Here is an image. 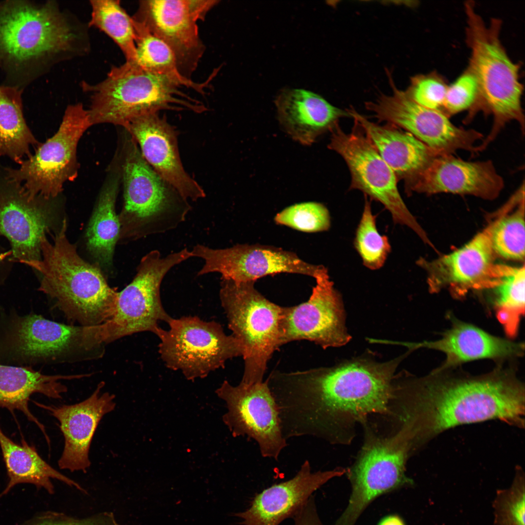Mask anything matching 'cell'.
Returning a JSON list of instances; mask_svg holds the SVG:
<instances>
[{
	"mask_svg": "<svg viewBox=\"0 0 525 525\" xmlns=\"http://www.w3.org/2000/svg\"><path fill=\"white\" fill-rule=\"evenodd\" d=\"M409 351L391 360L369 354L330 367L272 371L266 381L275 399L284 438L311 436L331 443L374 414L391 413L395 372Z\"/></svg>",
	"mask_w": 525,
	"mask_h": 525,
	"instance_id": "6da1fadb",
	"label": "cell"
},
{
	"mask_svg": "<svg viewBox=\"0 0 525 525\" xmlns=\"http://www.w3.org/2000/svg\"><path fill=\"white\" fill-rule=\"evenodd\" d=\"M525 385L514 370L500 366L472 375L455 368L414 377L405 373L399 385V415L420 447L449 429L498 420L525 425Z\"/></svg>",
	"mask_w": 525,
	"mask_h": 525,
	"instance_id": "7a4b0ae2",
	"label": "cell"
},
{
	"mask_svg": "<svg viewBox=\"0 0 525 525\" xmlns=\"http://www.w3.org/2000/svg\"><path fill=\"white\" fill-rule=\"evenodd\" d=\"M466 16V41L471 50L468 68L475 76L478 96L464 122H469L479 111L493 118L491 129L477 146L482 152L511 121L525 133V116L521 99L524 86L520 80L521 65L508 56L500 38L502 20L491 19L486 24L476 12L473 1L464 3Z\"/></svg>",
	"mask_w": 525,
	"mask_h": 525,
	"instance_id": "3957f363",
	"label": "cell"
},
{
	"mask_svg": "<svg viewBox=\"0 0 525 525\" xmlns=\"http://www.w3.org/2000/svg\"><path fill=\"white\" fill-rule=\"evenodd\" d=\"M67 221L48 241L41 239L42 259L24 262L41 276L39 290L54 301L55 306L81 326L101 325L111 318L118 293L107 283L99 265L90 264L78 254L66 234Z\"/></svg>",
	"mask_w": 525,
	"mask_h": 525,
	"instance_id": "277c9868",
	"label": "cell"
},
{
	"mask_svg": "<svg viewBox=\"0 0 525 525\" xmlns=\"http://www.w3.org/2000/svg\"><path fill=\"white\" fill-rule=\"evenodd\" d=\"M88 110L92 125L111 123L123 127L132 119L161 110H189L201 113L207 107L182 90L176 82L150 72L135 62L113 67L103 81L93 86Z\"/></svg>",
	"mask_w": 525,
	"mask_h": 525,
	"instance_id": "5b68a950",
	"label": "cell"
},
{
	"mask_svg": "<svg viewBox=\"0 0 525 525\" xmlns=\"http://www.w3.org/2000/svg\"><path fill=\"white\" fill-rule=\"evenodd\" d=\"M124 154V204L119 215V240H137L177 228L192 210L189 201L148 163L131 136Z\"/></svg>",
	"mask_w": 525,
	"mask_h": 525,
	"instance_id": "8992f818",
	"label": "cell"
},
{
	"mask_svg": "<svg viewBox=\"0 0 525 525\" xmlns=\"http://www.w3.org/2000/svg\"><path fill=\"white\" fill-rule=\"evenodd\" d=\"M254 283L221 279L219 290L228 328L244 348L240 383L245 385L263 381L267 363L280 347L283 307L265 298Z\"/></svg>",
	"mask_w": 525,
	"mask_h": 525,
	"instance_id": "52a82bcc",
	"label": "cell"
},
{
	"mask_svg": "<svg viewBox=\"0 0 525 525\" xmlns=\"http://www.w3.org/2000/svg\"><path fill=\"white\" fill-rule=\"evenodd\" d=\"M192 257L191 250L187 248L164 257L157 249L145 255L132 281L118 293L114 315L100 325L103 343L138 332H150L155 334L160 322L168 323L172 317L162 304L161 282L173 267Z\"/></svg>",
	"mask_w": 525,
	"mask_h": 525,
	"instance_id": "ba28073f",
	"label": "cell"
},
{
	"mask_svg": "<svg viewBox=\"0 0 525 525\" xmlns=\"http://www.w3.org/2000/svg\"><path fill=\"white\" fill-rule=\"evenodd\" d=\"M167 330L156 333L160 356L170 369L180 370L188 380L206 377L226 362L243 356L244 348L232 334L227 335L215 321L196 316L172 318Z\"/></svg>",
	"mask_w": 525,
	"mask_h": 525,
	"instance_id": "9c48e42d",
	"label": "cell"
},
{
	"mask_svg": "<svg viewBox=\"0 0 525 525\" xmlns=\"http://www.w3.org/2000/svg\"><path fill=\"white\" fill-rule=\"evenodd\" d=\"M76 35L52 3L23 2L0 7V53L23 63L70 51Z\"/></svg>",
	"mask_w": 525,
	"mask_h": 525,
	"instance_id": "30bf717a",
	"label": "cell"
},
{
	"mask_svg": "<svg viewBox=\"0 0 525 525\" xmlns=\"http://www.w3.org/2000/svg\"><path fill=\"white\" fill-rule=\"evenodd\" d=\"M412 451L400 430L393 436H368L353 466L346 471L352 486L348 506L334 525H354L376 498L402 487L412 485L405 464Z\"/></svg>",
	"mask_w": 525,
	"mask_h": 525,
	"instance_id": "8fae6325",
	"label": "cell"
},
{
	"mask_svg": "<svg viewBox=\"0 0 525 525\" xmlns=\"http://www.w3.org/2000/svg\"><path fill=\"white\" fill-rule=\"evenodd\" d=\"M357 126L346 133L337 123L331 130L328 145L329 148L343 158L349 168L350 189L361 191L365 196L381 203L389 211L394 223L409 227L424 243L430 245L426 233L399 193L395 173Z\"/></svg>",
	"mask_w": 525,
	"mask_h": 525,
	"instance_id": "7c38bea8",
	"label": "cell"
},
{
	"mask_svg": "<svg viewBox=\"0 0 525 525\" xmlns=\"http://www.w3.org/2000/svg\"><path fill=\"white\" fill-rule=\"evenodd\" d=\"M91 125L88 111L82 105H69L56 133L40 145L34 155L23 160L19 168L6 167L9 175L20 182L33 197H56L64 183L76 175L77 144Z\"/></svg>",
	"mask_w": 525,
	"mask_h": 525,
	"instance_id": "4fadbf2b",
	"label": "cell"
},
{
	"mask_svg": "<svg viewBox=\"0 0 525 525\" xmlns=\"http://www.w3.org/2000/svg\"><path fill=\"white\" fill-rule=\"evenodd\" d=\"M387 74L392 93L381 94L374 101L366 103L367 109L375 118L403 128L440 156L452 155L458 150L475 154V143L484 139L482 133L458 127L440 111L417 104L396 87Z\"/></svg>",
	"mask_w": 525,
	"mask_h": 525,
	"instance_id": "5bb4252c",
	"label": "cell"
},
{
	"mask_svg": "<svg viewBox=\"0 0 525 525\" xmlns=\"http://www.w3.org/2000/svg\"><path fill=\"white\" fill-rule=\"evenodd\" d=\"M215 393L226 403L228 411L223 420L232 435L253 439L262 457L277 460L287 443L267 382L233 386L226 380Z\"/></svg>",
	"mask_w": 525,
	"mask_h": 525,
	"instance_id": "9a60e30c",
	"label": "cell"
},
{
	"mask_svg": "<svg viewBox=\"0 0 525 525\" xmlns=\"http://www.w3.org/2000/svg\"><path fill=\"white\" fill-rule=\"evenodd\" d=\"M308 300L283 307L280 346L297 340L313 342L323 349L339 347L351 339L346 326L342 296L334 288L325 268L315 278Z\"/></svg>",
	"mask_w": 525,
	"mask_h": 525,
	"instance_id": "2e32d148",
	"label": "cell"
},
{
	"mask_svg": "<svg viewBox=\"0 0 525 525\" xmlns=\"http://www.w3.org/2000/svg\"><path fill=\"white\" fill-rule=\"evenodd\" d=\"M191 251L193 257L204 262L197 276L218 273L221 279L235 282H255L259 278L281 273L315 279L325 267L307 263L293 252L269 245L237 244L213 248L197 244Z\"/></svg>",
	"mask_w": 525,
	"mask_h": 525,
	"instance_id": "e0dca14e",
	"label": "cell"
},
{
	"mask_svg": "<svg viewBox=\"0 0 525 525\" xmlns=\"http://www.w3.org/2000/svg\"><path fill=\"white\" fill-rule=\"evenodd\" d=\"M50 200L31 196L0 165V235L10 242L14 261L23 263L41 259V239L51 222Z\"/></svg>",
	"mask_w": 525,
	"mask_h": 525,
	"instance_id": "ac0fdd59",
	"label": "cell"
},
{
	"mask_svg": "<svg viewBox=\"0 0 525 525\" xmlns=\"http://www.w3.org/2000/svg\"><path fill=\"white\" fill-rule=\"evenodd\" d=\"M97 326L68 325L31 314L14 320L8 335L12 353L21 359L55 361L102 346Z\"/></svg>",
	"mask_w": 525,
	"mask_h": 525,
	"instance_id": "d6986e66",
	"label": "cell"
},
{
	"mask_svg": "<svg viewBox=\"0 0 525 525\" xmlns=\"http://www.w3.org/2000/svg\"><path fill=\"white\" fill-rule=\"evenodd\" d=\"M405 186L408 194L451 193L493 200L504 181L490 160L468 161L449 155L435 157Z\"/></svg>",
	"mask_w": 525,
	"mask_h": 525,
	"instance_id": "ffe728a7",
	"label": "cell"
},
{
	"mask_svg": "<svg viewBox=\"0 0 525 525\" xmlns=\"http://www.w3.org/2000/svg\"><path fill=\"white\" fill-rule=\"evenodd\" d=\"M497 214L485 229L458 249L433 261L421 257L417 261L427 273L430 292L448 287L461 296L470 289H484L496 264L491 235L500 217L499 212Z\"/></svg>",
	"mask_w": 525,
	"mask_h": 525,
	"instance_id": "44dd1931",
	"label": "cell"
},
{
	"mask_svg": "<svg viewBox=\"0 0 525 525\" xmlns=\"http://www.w3.org/2000/svg\"><path fill=\"white\" fill-rule=\"evenodd\" d=\"M132 18L169 46L180 74L191 79L206 47L188 0H141Z\"/></svg>",
	"mask_w": 525,
	"mask_h": 525,
	"instance_id": "7402d4cb",
	"label": "cell"
},
{
	"mask_svg": "<svg viewBox=\"0 0 525 525\" xmlns=\"http://www.w3.org/2000/svg\"><path fill=\"white\" fill-rule=\"evenodd\" d=\"M158 113L135 117L124 127L139 144L148 163L182 196L192 201L204 198L203 189L182 165L175 129Z\"/></svg>",
	"mask_w": 525,
	"mask_h": 525,
	"instance_id": "603a6c76",
	"label": "cell"
},
{
	"mask_svg": "<svg viewBox=\"0 0 525 525\" xmlns=\"http://www.w3.org/2000/svg\"><path fill=\"white\" fill-rule=\"evenodd\" d=\"M105 382H101L86 400L73 404L49 405L34 402L47 410L58 421L64 438V446L58 461L60 469L85 473L90 466V445L100 421L116 407L115 396L102 393Z\"/></svg>",
	"mask_w": 525,
	"mask_h": 525,
	"instance_id": "cb8c5ba5",
	"label": "cell"
},
{
	"mask_svg": "<svg viewBox=\"0 0 525 525\" xmlns=\"http://www.w3.org/2000/svg\"><path fill=\"white\" fill-rule=\"evenodd\" d=\"M346 472L342 468L313 472L306 460L293 478L264 490L247 509L234 515L241 519L242 525H279L292 517L320 487Z\"/></svg>",
	"mask_w": 525,
	"mask_h": 525,
	"instance_id": "d4e9b609",
	"label": "cell"
},
{
	"mask_svg": "<svg viewBox=\"0 0 525 525\" xmlns=\"http://www.w3.org/2000/svg\"><path fill=\"white\" fill-rule=\"evenodd\" d=\"M450 329L439 339L404 344L410 350L427 348L443 352L444 362L438 370L456 368L473 360L492 359L502 360L524 354V343L511 341L490 334L470 323L452 318Z\"/></svg>",
	"mask_w": 525,
	"mask_h": 525,
	"instance_id": "484cf974",
	"label": "cell"
},
{
	"mask_svg": "<svg viewBox=\"0 0 525 525\" xmlns=\"http://www.w3.org/2000/svg\"><path fill=\"white\" fill-rule=\"evenodd\" d=\"M275 103L281 126L293 140L305 145L331 131L340 118L349 116L319 95L302 89H284Z\"/></svg>",
	"mask_w": 525,
	"mask_h": 525,
	"instance_id": "4316f807",
	"label": "cell"
},
{
	"mask_svg": "<svg viewBox=\"0 0 525 525\" xmlns=\"http://www.w3.org/2000/svg\"><path fill=\"white\" fill-rule=\"evenodd\" d=\"M347 111L393 170L398 180L409 179L433 158L440 156L411 134L394 125L376 124L353 108Z\"/></svg>",
	"mask_w": 525,
	"mask_h": 525,
	"instance_id": "83f0119b",
	"label": "cell"
},
{
	"mask_svg": "<svg viewBox=\"0 0 525 525\" xmlns=\"http://www.w3.org/2000/svg\"><path fill=\"white\" fill-rule=\"evenodd\" d=\"M85 377H89V374L49 375L31 367L0 365V408H6L12 414L15 410L22 412L29 421L39 428L50 446V439L44 425L29 409L30 397L34 393H40L50 398L61 399L68 389L59 381Z\"/></svg>",
	"mask_w": 525,
	"mask_h": 525,
	"instance_id": "f1b7e54d",
	"label": "cell"
},
{
	"mask_svg": "<svg viewBox=\"0 0 525 525\" xmlns=\"http://www.w3.org/2000/svg\"><path fill=\"white\" fill-rule=\"evenodd\" d=\"M0 447L9 478L0 496L6 494L15 486L22 483L33 484L53 494L54 490L52 479L86 492L78 483L47 463L35 448L29 445L23 438L18 444L7 437L0 428Z\"/></svg>",
	"mask_w": 525,
	"mask_h": 525,
	"instance_id": "f546056e",
	"label": "cell"
},
{
	"mask_svg": "<svg viewBox=\"0 0 525 525\" xmlns=\"http://www.w3.org/2000/svg\"><path fill=\"white\" fill-rule=\"evenodd\" d=\"M118 183L117 176L105 183L87 229V246L98 265L112 264L115 246L119 240L121 226L115 211Z\"/></svg>",
	"mask_w": 525,
	"mask_h": 525,
	"instance_id": "4dcf8cb0",
	"label": "cell"
},
{
	"mask_svg": "<svg viewBox=\"0 0 525 525\" xmlns=\"http://www.w3.org/2000/svg\"><path fill=\"white\" fill-rule=\"evenodd\" d=\"M525 268L495 264L485 289H491L498 320L510 336L517 334L524 315Z\"/></svg>",
	"mask_w": 525,
	"mask_h": 525,
	"instance_id": "1f68e13d",
	"label": "cell"
},
{
	"mask_svg": "<svg viewBox=\"0 0 525 525\" xmlns=\"http://www.w3.org/2000/svg\"><path fill=\"white\" fill-rule=\"evenodd\" d=\"M37 143L25 120L19 92L0 86V156L20 164Z\"/></svg>",
	"mask_w": 525,
	"mask_h": 525,
	"instance_id": "d6a6232c",
	"label": "cell"
},
{
	"mask_svg": "<svg viewBox=\"0 0 525 525\" xmlns=\"http://www.w3.org/2000/svg\"><path fill=\"white\" fill-rule=\"evenodd\" d=\"M132 19L135 35V62L150 72L171 78L182 87L192 88L202 95L206 94L213 77L210 76L203 83L184 77L179 72L174 54L169 46L142 24Z\"/></svg>",
	"mask_w": 525,
	"mask_h": 525,
	"instance_id": "836d02e7",
	"label": "cell"
},
{
	"mask_svg": "<svg viewBox=\"0 0 525 525\" xmlns=\"http://www.w3.org/2000/svg\"><path fill=\"white\" fill-rule=\"evenodd\" d=\"M92 9L89 24L110 37L122 52L126 62L136 59L135 35L132 19L122 8L119 0L90 1Z\"/></svg>",
	"mask_w": 525,
	"mask_h": 525,
	"instance_id": "e575fe53",
	"label": "cell"
},
{
	"mask_svg": "<svg viewBox=\"0 0 525 525\" xmlns=\"http://www.w3.org/2000/svg\"><path fill=\"white\" fill-rule=\"evenodd\" d=\"M517 204L514 199L510 198L503 206L501 215L492 230L491 243L496 256L505 259L523 261L525 246V198L511 212Z\"/></svg>",
	"mask_w": 525,
	"mask_h": 525,
	"instance_id": "d590c367",
	"label": "cell"
},
{
	"mask_svg": "<svg viewBox=\"0 0 525 525\" xmlns=\"http://www.w3.org/2000/svg\"><path fill=\"white\" fill-rule=\"evenodd\" d=\"M362 215L355 232L354 246L363 264L371 270H377L385 264L391 251L388 238L381 235L376 224V216L370 203L365 196Z\"/></svg>",
	"mask_w": 525,
	"mask_h": 525,
	"instance_id": "8d00e7d4",
	"label": "cell"
},
{
	"mask_svg": "<svg viewBox=\"0 0 525 525\" xmlns=\"http://www.w3.org/2000/svg\"><path fill=\"white\" fill-rule=\"evenodd\" d=\"M525 473L516 467L510 487L497 491L493 502L494 525H525Z\"/></svg>",
	"mask_w": 525,
	"mask_h": 525,
	"instance_id": "74e56055",
	"label": "cell"
},
{
	"mask_svg": "<svg viewBox=\"0 0 525 525\" xmlns=\"http://www.w3.org/2000/svg\"><path fill=\"white\" fill-rule=\"evenodd\" d=\"M274 221L277 224L306 232L326 231L331 227L328 210L323 204L315 202L287 207L276 215Z\"/></svg>",
	"mask_w": 525,
	"mask_h": 525,
	"instance_id": "f35d334b",
	"label": "cell"
},
{
	"mask_svg": "<svg viewBox=\"0 0 525 525\" xmlns=\"http://www.w3.org/2000/svg\"><path fill=\"white\" fill-rule=\"evenodd\" d=\"M448 86L445 78L434 71L412 77L405 92L417 104L441 111Z\"/></svg>",
	"mask_w": 525,
	"mask_h": 525,
	"instance_id": "ab89813d",
	"label": "cell"
},
{
	"mask_svg": "<svg viewBox=\"0 0 525 525\" xmlns=\"http://www.w3.org/2000/svg\"><path fill=\"white\" fill-rule=\"evenodd\" d=\"M478 92L476 79L467 67L453 83L449 85L440 111L449 118L461 111H469L475 105Z\"/></svg>",
	"mask_w": 525,
	"mask_h": 525,
	"instance_id": "60d3db41",
	"label": "cell"
},
{
	"mask_svg": "<svg viewBox=\"0 0 525 525\" xmlns=\"http://www.w3.org/2000/svg\"><path fill=\"white\" fill-rule=\"evenodd\" d=\"M23 525H120L114 514L103 512L82 519L75 518L63 513L46 511L40 513Z\"/></svg>",
	"mask_w": 525,
	"mask_h": 525,
	"instance_id": "b9f144b4",
	"label": "cell"
},
{
	"mask_svg": "<svg viewBox=\"0 0 525 525\" xmlns=\"http://www.w3.org/2000/svg\"><path fill=\"white\" fill-rule=\"evenodd\" d=\"M292 517L294 525H324L319 517L315 502L311 500L306 503Z\"/></svg>",
	"mask_w": 525,
	"mask_h": 525,
	"instance_id": "7bdbcfd3",
	"label": "cell"
},
{
	"mask_svg": "<svg viewBox=\"0 0 525 525\" xmlns=\"http://www.w3.org/2000/svg\"><path fill=\"white\" fill-rule=\"evenodd\" d=\"M190 12L197 22L205 19L210 10L219 2L217 0H187Z\"/></svg>",
	"mask_w": 525,
	"mask_h": 525,
	"instance_id": "ee69618b",
	"label": "cell"
},
{
	"mask_svg": "<svg viewBox=\"0 0 525 525\" xmlns=\"http://www.w3.org/2000/svg\"><path fill=\"white\" fill-rule=\"evenodd\" d=\"M378 525H405L398 515H391L383 518Z\"/></svg>",
	"mask_w": 525,
	"mask_h": 525,
	"instance_id": "f6af8a7d",
	"label": "cell"
}]
</instances>
